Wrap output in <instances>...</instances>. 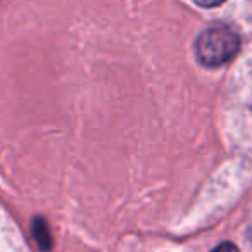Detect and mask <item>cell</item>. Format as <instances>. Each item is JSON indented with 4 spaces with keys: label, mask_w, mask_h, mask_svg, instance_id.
<instances>
[{
    "label": "cell",
    "mask_w": 252,
    "mask_h": 252,
    "mask_svg": "<svg viewBox=\"0 0 252 252\" xmlns=\"http://www.w3.org/2000/svg\"><path fill=\"white\" fill-rule=\"evenodd\" d=\"M240 38L228 26H213L200 33L195 43V52L204 66L216 67L237 56Z\"/></svg>",
    "instance_id": "6da1fadb"
},
{
    "label": "cell",
    "mask_w": 252,
    "mask_h": 252,
    "mask_svg": "<svg viewBox=\"0 0 252 252\" xmlns=\"http://www.w3.org/2000/svg\"><path fill=\"white\" fill-rule=\"evenodd\" d=\"M35 235H36V240H38V245L45 251L50 249V237L47 233V226L43 221H36L35 224Z\"/></svg>",
    "instance_id": "7a4b0ae2"
},
{
    "label": "cell",
    "mask_w": 252,
    "mask_h": 252,
    "mask_svg": "<svg viewBox=\"0 0 252 252\" xmlns=\"http://www.w3.org/2000/svg\"><path fill=\"white\" fill-rule=\"evenodd\" d=\"M193 2L202 5V7H216V5L223 4L224 0H193Z\"/></svg>",
    "instance_id": "3957f363"
},
{
    "label": "cell",
    "mask_w": 252,
    "mask_h": 252,
    "mask_svg": "<svg viewBox=\"0 0 252 252\" xmlns=\"http://www.w3.org/2000/svg\"><path fill=\"white\" fill-rule=\"evenodd\" d=\"M213 252H238V249L235 247L233 244H230V242H226V244H221L220 247H216Z\"/></svg>",
    "instance_id": "277c9868"
}]
</instances>
